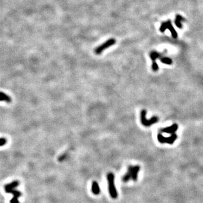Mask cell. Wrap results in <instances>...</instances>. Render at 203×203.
Instances as JSON below:
<instances>
[{
    "label": "cell",
    "mask_w": 203,
    "mask_h": 203,
    "mask_svg": "<svg viewBox=\"0 0 203 203\" xmlns=\"http://www.w3.org/2000/svg\"><path fill=\"white\" fill-rule=\"evenodd\" d=\"M161 57V54L156 52H152L150 53V57L153 61H155L156 59Z\"/></svg>",
    "instance_id": "cell-13"
},
{
    "label": "cell",
    "mask_w": 203,
    "mask_h": 203,
    "mask_svg": "<svg viewBox=\"0 0 203 203\" xmlns=\"http://www.w3.org/2000/svg\"><path fill=\"white\" fill-rule=\"evenodd\" d=\"M107 178L108 184V191L112 199H116L118 197V193L115 187L114 174L111 172L108 173Z\"/></svg>",
    "instance_id": "cell-2"
},
{
    "label": "cell",
    "mask_w": 203,
    "mask_h": 203,
    "mask_svg": "<svg viewBox=\"0 0 203 203\" xmlns=\"http://www.w3.org/2000/svg\"><path fill=\"white\" fill-rule=\"evenodd\" d=\"M19 184V181H14L10 183L5 186V191L6 193H11L13 195V197L10 200V203H19L18 198L21 195V193L20 191L15 190V188L18 187Z\"/></svg>",
    "instance_id": "cell-1"
},
{
    "label": "cell",
    "mask_w": 203,
    "mask_h": 203,
    "mask_svg": "<svg viewBox=\"0 0 203 203\" xmlns=\"http://www.w3.org/2000/svg\"><path fill=\"white\" fill-rule=\"evenodd\" d=\"M92 192L93 193L94 195H98L100 194V189L99 186V184L97 182H93V184H92Z\"/></svg>",
    "instance_id": "cell-11"
},
{
    "label": "cell",
    "mask_w": 203,
    "mask_h": 203,
    "mask_svg": "<svg viewBox=\"0 0 203 203\" xmlns=\"http://www.w3.org/2000/svg\"><path fill=\"white\" fill-rule=\"evenodd\" d=\"M161 62L163 63L168 64V65H170V64H172L173 61L170 58L168 57H163L160 59Z\"/></svg>",
    "instance_id": "cell-14"
},
{
    "label": "cell",
    "mask_w": 203,
    "mask_h": 203,
    "mask_svg": "<svg viewBox=\"0 0 203 203\" xmlns=\"http://www.w3.org/2000/svg\"><path fill=\"white\" fill-rule=\"evenodd\" d=\"M141 167L139 165L132 166V177L131 179L134 182H136L138 179V173H139Z\"/></svg>",
    "instance_id": "cell-8"
},
{
    "label": "cell",
    "mask_w": 203,
    "mask_h": 203,
    "mask_svg": "<svg viewBox=\"0 0 203 203\" xmlns=\"http://www.w3.org/2000/svg\"><path fill=\"white\" fill-rule=\"evenodd\" d=\"M147 111L146 110H142L141 113V123L145 126H150L151 125L154 124L159 121V118L156 116H153L150 120L146 118Z\"/></svg>",
    "instance_id": "cell-3"
},
{
    "label": "cell",
    "mask_w": 203,
    "mask_h": 203,
    "mask_svg": "<svg viewBox=\"0 0 203 203\" xmlns=\"http://www.w3.org/2000/svg\"><path fill=\"white\" fill-rule=\"evenodd\" d=\"M177 135L175 133L172 134L171 136L169 137H164L161 134H159L157 135L158 141H159V142L161 143H168V144H171L174 142V141L177 139Z\"/></svg>",
    "instance_id": "cell-6"
},
{
    "label": "cell",
    "mask_w": 203,
    "mask_h": 203,
    "mask_svg": "<svg viewBox=\"0 0 203 203\" xmlns=\"http://www.w3.org/2000/svg\"><path fill=\"white\" fill-rule=\"evenodd\" d=\"M168 29L170 31L171 35H172V37L174 38V39H177L178 37V34L177 33L176 31L175 30L174 27H173L172 24H171V21L169 20L165 21V22H163L160 26V31H161V32H164L166 29Z\"/></svg>",
    "instance_id": "cell-4"
},
{
    "label": "cell",
    "mask_w": 203,
    "mask_h": 203,
    "mask_svg": "<svg viewBox=\"0 0 203 203\" xmlns=\"http://www.w3.org/2000/svg\"><path fill=\"white\" fill-rule=\"evenodd\" d=\"M115 43H116V39H109L107 41H105V43H103V44L100 45V46H99L98 47H97V48L95 49L94 52L97 55H99V54H101L105 49L108 48V47H111V46L115 44Z\"/></svg>",
    "instance_id": "cell-5"
},
{
    "label": "cell",
    "mask_w": 203,
    "mask_h": 203,
    "mask_svg": "<svg viewBox=\"0 0 203 203\" xmlns=\"http://www.w3.org/2000/svg\"><path fill=\"white\" fill-rule=\"evenodd\" d=\"M7 143V139H6L5 138H1V141H0V144H1V146H4Z\"/></svg>",
    "instance_id": "cell-16"
},
{
    "label": "cell",
    "mask_w": 203,
    "mask_h": 203,
    "mask_svg": "<svg viewBox=\"0 0 203 203\" xmlns=\"http://www.w3.org/2000/svg\"><path fill=\"white\" fill-rule=\"evenodd\" d=\"M152 69L153 71H157L159 70V65H158V64L156 63L155 61H153L152 64Z\"/></svg>",
    "instance_id": "cell-15"
},
{
    "label": "cell",
    "mask_w": 203,
    "mask_h": 203,
    "mask_svg": "<svg viewBox=\"0 0 203 203\" xmlns=\"http://www.w3.org/2000/svg\"><path fill=\"white\" fill-rule=\"evenodd\" d=\"M132 166L131 165H130L128 166V170H127L126 173L124 175L123 177V181L124 182H128L130 181V179H131L132 177Z\"/></svg>",
    "instance_id": "cell-9"
},
{
    "label": "cell",
    "mask_w": 203,
    "mask_h": 203,
    "mask_svg": "<svg viewBox=\"0 0 203 203\" xmlns=\"http://www.w3.org/2000/svg\"><path fill=\"white\" fill-rule=\"evenodd\" d=\"M185 20L183 17L180 15H177L176 16V19H175V24H176L177 27L179 28H182V22Z\"/></svg>",
    "instance_id": "cell-10"
},
{
    "label": "cell",
    "mask_w": 203,
    "mask_h": 203,
    "mask_svg": "<svg viewBox=\"0 0 203 203\" xmlns=\"http://www.w3.org/2000/svg\"><path fill=\"white\" fill-rule=\"evenodd\" d=\"M178 126L177 124H173L171 125V126L169 127H167V128H165L161 130V131L162 133H168V134H174L177 131V130H178Z\"/></svg>",
    "instance_id": "cell-7"
},
{
    "label": "cell",
    "mask_w": 203,
    "mask_h": 203,
    "mask_svg": "<svg viewBox=\"0 0 203 203\" xmlns=\"http://www.w3.org/2000/svg\"><path fill=\"white\" fill-rule=\"evenodd\" d=\"M1 101L6 102V103H10L11 102V98L6 94L1 92Z\"/></svg>",
    "instance_id": "cell-12"
}]
</instances>
